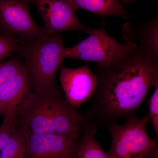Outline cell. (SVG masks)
<instances>
[{"instance_id":"obj_1","label":"cell","mask_w":158,"mask_h":158,"mask_svg":"<svg viewBox=\"0 0 158 158\" xmlns=\"http://www.w3.org/2000/svg\"><path fill=\"white\" fill-rule=\"evenodd\" d=\"M97 85L86 113L97 127H109L135 115L158 83V59L137 48L118 59L97 64Z\"/></svg>"},{"instance_id":"obj_2","label":"cell","mask_w":158,"mask_h":158,"mask_svg":"<svg viewBox=\"0 0 158 158\" xmlns=\"http://www.w3.org/2000/svg\"><path fill=\"white\" fill-rule=\"evenodd\" d=\"M65 49L60 34L45 36L21 45L17 54L23 60L32 92L44 94L59 88L56 77L65 59Z\"/></svg>"},{"instance_id":"obj_3","label":"cell","mask_w":158,"mask_h":158,"mask_svg":"<svg viewBox=\"0 0 158 158\" xmlns=\"http://www.w3.org/2000/svg\"><path fill=\"white\" fill-rule=\"evenodd\" d=\"M125 119L123 124L116 123L107 127L112 140L109 158H157L156 142L146 131L150 123L148 115L141 118L134 115Z\"/></svg>"},{"instance_id":"obj_4","label":"cell","mask_w":158,"mask_h":158,"mask_svg":"<svg viewBox=\"0 0 158 158\" xmlns=\"http://www.w3.org/2000/svg\"><path fill=\"white\" fill-rule=\"evenodd\" d=\"M103 20L100 28L93 30L87 38L66 48L65 59L94 62L97 64L112 62L135 48L131 43L122 44L109 36Z\"/></svg>"},{"instance_id":"obj_5","label":"cell","mask_w":158,"mask_h":158,"mask_svg":"<svg viewBox=\"0 0 158 158\" xmlns=\"http://www.w3.org/2000/svg\"><path fill=\"white\" fill-rule=\"evenodd\" d=\"M30 0H0V31L17 38L21 45L47 36L35 22Z\"/></svg>"},{"instance_id":"obj_6","label":"cell","mask_w":158,"mask_h":158,"mask_svg":"<svg viewBox=\"0 0 158 158\" xmlns=\"http://www.w3.org/2000/svg\"><path fill=\"white\" fill-rule=\"evenodd\" d=\"M37 8L44 22L43 31L47 36L68 31H83L88 34L94 29L80 21L76 10L68 0H30Z\"/></svg>"},{"instance_id":"obj_7","label":"cell","mask_w":158,"mask_h":158,"mask_svg":"<svg viewBox=\"0 0 158 158\" xmlns=\"http://www.w3.org/2000/svg\"><path fill=\"white\" fill-rule=\"evenodd\" d=\"M59 70V81L67 102L75 109L89 101L96 90L97 79L88 63L75 69L62 65Z\"/></svg>"},{"instance_id":"obj_8","label":"cell","mask_w":158,"mask_h":158,"mask_svg":"<svg viewBox=\"0 0 158 158\" xmlns=\"http://www.w3.org/2000/svg\"><path fill=\"white\" fill-rule=\"evenodd\" d=\"M26 141L29 158H76L80 141L56 133L34 134L27 128Z\"/></svg>"},{"instance_id":"obj_9","label":"cell","mask_w":158,"mask_h":158,"mask_svg":"<svg viewBox=\"0 0 158 158\" xmlns=\"http://www.w3.org/2000/svg\"><path fill=\"white\" fill-rule=\"evenodd\" d=\"M31 90L24 66L22 70L0 88V115L2 126L10 125L17 120L20 109Z\"/></svg>"},{"instance_id":"obj_10","label":"cell","mask_w":158,"mask_h":158,"mask_svg":"<svg viewBox=\"0 0 158 158\" xmlns=\"http://www.w3.org/2000/svg\"><path fill=\"white\" fill-rule=\"evenodd\" d=\"M17 120L34 134L55 133L45 94L31 91L20 109Z\"/></svg>"},{"instance_id":"obj_11","label":"cell","mask_w":158,"mask_h":158,"mask_svg":"<svg viewBox=\"0 0 158 158\" xmlns=\"http://www.w3.org/2000/svg\"><path fill=\"white\" fill-rule=\"evenodd\" d=\"M122 36L127 42L136 46L151 56L158 59V17L144 23L123 25Z\"/></svg>"},{"instance_id":"obj_12","label":"cell","mask_w":158,"mask_h":158,"mask_svg":"<svg viewBox=\"0 0 158 158\" xmlns=\"http://www.w3.org/2000/svg\"><path fill=\"white\" fill-rule=\"evenodd\" d=\"M77 11L83 9L100 15L103 19L116 16L123 19L132 16L119 0H68Z\"/></svg>"},{"instance_id":"obj_13","label":"cell","mask_w":158,"mask_h":158,"mask_svg":"<svg viewBox=\"0 0 158 158\" xmlns=\"http://www.w3.org/2000/svg\"><path fill=\"white\" fill-rule=\"evenodd\" d=\"M97 129L90 122L87 124L79 142L76 158H109L107 153L105 152L94 138Z\"/></svg>"},{"instance_id":"obj_14","label":"cell","mask_w":158,"mask_h":158,"mask_svg":"<svg viewBox=\"0 0 158 158\" xmlns=\"http://www.w3.org/2000/svg\"><path fill=\"white\" fill-rule=\"evenodd\" d=\"M26 127L21 124L1 151L0 158H27Z\"/></svg>"},{"instance_id":"obj_15","label":"cell","mask_w":158,"mask_h":158,"mask_svg":"<svg viewBox=\"0 0 158 158\" xmlns=\"http://www.w3.org/2000/svg\"><path fill=\"white\" fill-rule=\"evenodd\" d=\"M23 67V60L18 57L0 62V88L20 72Z\"/></svg>"},{"instance_id":"obj_16","label":"cell","mask_w":158,"mask_h":158,"mask_svg":"<svg viewBox=\"0 0 158 158\" xmlns=\"http://www.w3.org/2000/svg\"><path fill=\"white\" fill-rule=\"evenodd\" d=\"M21 44L19 40L12 35L0 33V62L19 50Z\"/></svg>"},{"instance_id":"obj_17","label":"cell","mask_w":158,"mask_h":158,"mask_svg":"<svg viewBox=\"0 0 158 158\" xmlns=\"http://www.w3.org/2000/svg\"><path fill=\"white\" fill-rule=\"evenodd\" d=\"M154 91L148 100V112L150 123L155 131L157 138H158V83L155 85Z\"/></svg>"},{"instance_id":"obj_18","label":"cell","mask_w":158,"mask_h":158,"mask_svg":"<svg viewBox=\"0 0 158 158\" xmlns=\"http://www.w3.org/2000/svg\"><path fill=\"white\" fill-rule=\"evenodd\" d=\"M19 123L16 120L10 125L0 127V152L6 146L9 139L16 129Z\"/></svg>"},{"instance_id":"obj_19","label":"cell","mask_w":158,"mask_h":158,"mask_svg":"<svg viewBox=\"0 0 158 158\" xmlns=\"http://www.w3.org/2000/svg\"><path fill=\"white\" fill-rule=\"evenodd\" d=\"M137 0H122V2L123 4H128V3L135 2Z\"/></svg>"},{"instance_id":"obj_20","label":"cell","mask_w":158,"mask_h":158,"mask_svg":"<svg viewBox=\"0 0 158 158\" xmlns=\"http://www.w3.org/2000/svg\"><path fill=\"white\" fill-rule=\"evenodd\" d=\"M157 1H158V0H156Z\"/></svg>"}]
</instances>
